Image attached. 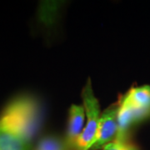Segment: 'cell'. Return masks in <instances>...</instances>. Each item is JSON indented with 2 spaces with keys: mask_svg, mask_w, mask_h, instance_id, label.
<instances>
[{
  "mask_svg": "<svg viewBox=\"0 0 150 150\" xmlns=\"http://www.w3.org/2000/svg\"><path fill=\"white\" fill-rule=\"evenodd\" d=\"M40 108L38 103L29 97L13 100L0 117V123L31 143L40 126Z\"/></svg>",
  "mask_w": 150,
  "mask_h": 150,
  "instance_id": "obj_1",
  "label": "cell"
},
{
  "mask_svg": "<svg viewBox=\"0 0 150 150\" xmlns=\"http://www.w3.org/2000/svg\"><path fill=\"white\" fill-rule=\"evenodd\" d=\"M83 105L86 113V123L83 133L76 141L73 150H90L96 140L98 124L101 118L99 102L94 94L90 78L82 89Z\"/></svg>",
  "mask_w": 150,
  "mask_h": 150,
  "instance_id": "obj_2",
  "label": "cell"
},
{
  "mask_svg": "<svg viewBox=\"0 0 150 150\" xmlns=\"http://www.w3.org/2000/svg\"><path fill=\"white\" fill-rule=\"evenodd\" d=\"M119 103H112L102 112L96 140L90 150L103 149L104 146L117 139L118 132V114Z\"/></svg>",
  "mask_w": 150,
  "mask_h": 150,
  "instance_id": "obj_3",
  "label": "cell"
},
{
  "mask_svg": "<svg viewBox=\"0 0 150 150\" xmlns=\"http://www.w3.org/2000/svg\"><path fill=\"white\" fill-rule=\"evenodd\" d=\"M85 119V109L83 104H72L70 106L65 140L72 150L76 141L83 131L86 123Z\"/></svg>",
  "mask_w": 150,
  "mask_h": 150,
  "instance_id": "obj_4",
  "label": "cell"
},
{
  "mask_svg": "<svg viewBox=\"0 0 150 150\" xmlns=\"http://www.w3.org/2000/svg\"><path fill=\"white\" fill-rule=\"evenodd\" d=\"M121 100L131 107L150 115V86L133 88Z\"/></svg>",
  "mask_w": 150,
  "mask_h": 150,
  "instance_id": "obj_5",
  "label": "cell"
},
{
  "mask_svg": "<svg viewBox=\"0 0 150 150\" xmlns=\"http://www.w3.org/2000/svg\"><path fill=\"white\" fill-rule=\"evenodd\" d=\"M0 150H32V145L0 123Z\"/></svg>",
  "mask_w": 150,
  "mask_h": 150,
  "instance_id": "obj_6",
  "label": "cell"
},
{
  "mask_svg": "<svg viewBox=\"0 0 150 150\" xmlns=\"http://www.w3.org/2000/svg\"><path fill=\"white\" fill-rule=\"evenodd\" d=\"M34 150H72L66 140L54 135L45 136L38 143Z\"/></svg>",
  "mask_w": 150,
  "mask_h": 150,
  "instance_id": "obj_7",
  "label": "cell"
},
{
  "mask_svg": "<svg viewBox=\"0 0 150 150\" xmlns=\"http://www.w3.org/2000/svg\"><path fill=\"white\" fill-rule=\"evenodd\" d=\"M102 150H139L133 144L129 143L128 139H115L113 142L103 147Z\"/></svg>",
  "mask_w": 150,
  "mask_h": 150,
  "instance_id": "obj_8",
  "label": "cell"
}]
</instances>
